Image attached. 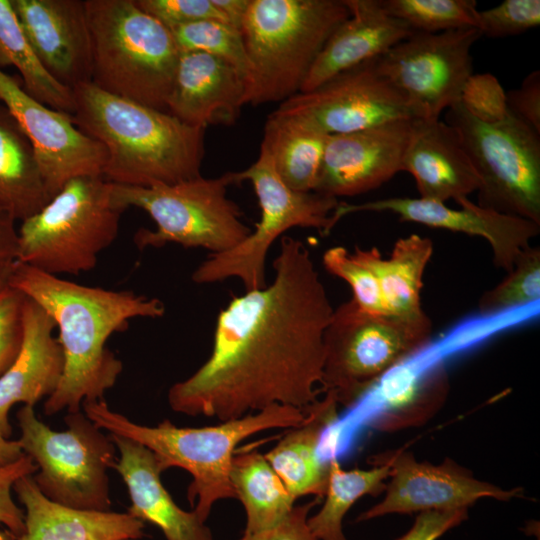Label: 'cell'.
<instances>
[{
    "label": "cell",
    "mask_w": 540,
    "mask_h": 540,
    "mask_svg": "<svg viewBox=\"0 0 540 540\" xmlns=\"http://www.w3.org/2000/svg\"><path fill=\"white\" fill-rule=\"evenodd\" d=\"M354 255L377 278L387 314L401 318H418L426 314L420 303L423 275L433 254V243L427 237L411 234L399 238L388 258L376 247H355Z\"/></svg>",
    "instance_id": "obj_27"
},
{
    "label": "cell",
    "mask_w": 540,
    "mask_h": 540,
    "mask_svg": "<svg viewBox=\"0 0 540 540\" xmlns=\"http://www.w3.org/2000/svg\"><path fill=\"white\" fill-rule=\"evenodd\" d=\"M73 122L107 154L103 178L124 186L172 185L201 176L205 129L167 111L110 94L92 82L72 89Z\"/></svg>",
    "instance_id": "obj_3"
},
{
    "label": "cell",
    "mask_w": 540,
    "mask_h": 540,
    "mask_svg": "<svg viewBox=\"0 0 540 540\" xmlns=\"http://www.w3.org/2000/svg\"><path fill=\"white\" fill-rule=\"evenodd\" d=\"M335 398L328 393L303 410L305 417L287 429L277 444L264 454L290 494L297 500L314 495L323 499L329 474V461L318 454L321 438L337 419Z\"/></svg>",
    "instance_id": "obj_26"
},
{
    "label": "cell",
    "mask_w": 540,
    "mask_h": 540,
    "mask_svg": "<svg viewBox=\"0 0 540 540\" xmlns=\"http://www.w3.org/2000/svg\"><path fill=\"white\" fill-rule=\"evenodd\" d=\"M349 17L332 33L312 65L300 92L376 59L414 32L389 15L380 0H345Z\"/></svg>",
    "instance_id": "obj_23"
},
{
    "label": "cell",
    "mask_w": 540,
    "mask_h": 540,
    "mask_svg": "<svg viewBox=\"0 0 540 540\" xmlns=\"http://www.w3.org/2000/svg\"><path fill=\"white\" fill-rule=\"evenodd\" d=\"M0 540H17L8 530H0Z\"/></svg>",
    "instance_id": "obj_48"
},
{
    "label": "cell",
    "mask_w": 540,
    "mask_h": 540,
    "mask_svg": "<svg viewBox=\"0 0 540 540\" xmlns=\"http://www.w3.org/2000/svg\"><path fill=\"white\" fill-rule=\"evenodd\" d=\"M50 315L26 296L23 303V340L10 367L0 376V429L10 438L9 412L17 403L34 407L57 389L64 357Z\"/></svg>",
    "instance_id": "obj_21"
},
{
    "label": "cell",
    "mask_w": 540,
    "mask_h": 540,
    "mask_svg": "<svg viewBox=\"0 0 540 540\" xmlns=\"http://www.w3.org/2000/svg\"><path fill=\"white\" fill-rule=\"evenodd\" d=\"M446 123L480 177L477 205L540 225L539 133L510 112L498 121L479 120L460 102L448 108Z\"/></svg>",
    "instance_id": "obj_12"
},
{
    "label": "cell",
    "mask_w": 540,
    "mask_h": 540,
    "mask_svg": "<svg viewBox=\"0 0 540 540\" xmlns=\"http://www.w3.org/2000/svg\"><path fill=\"white\" fill-rule=\"evenodd\" d=\"M92 43L91 82L167 111L180 51L171 31L135 0H85Z\"/></svg>",
    "instance_id": "obj_6"
},
{
    "label": "cell",
    "mask_w": 540,
    "mask_h": 540,
    "mask_svg": "<svg viewBox=\"0 0 540 540\" xmlns=\"http://www.w3.org/2000/svg\"><path fill=\"white\" fill-rule=\"evenodd\" d=\"M383 9L413 32L441 33L478 27L474 0H380Z\"/></svg>",
    "instance_id": "obj_33"
},
{
    "label": "cell",
    "mask_w": 540,
    "mask_h": 540,
    "mask_svg": "<svg viewBox=\"0 0 540 540\" xmlns=\"http://www.w3.org/2000/svg\"><path fill=\"white\" fill-rule=\"evenodd\" d=\"M237 183L250 181L258 198L261 215L251 231L235 247L211 254L192 273L197 284L238 278L245 291L264 288L265 262L275 240L293 227L314 228L328 234L335 226L337 198L314 191L289 188L278 176L269 153L260 147L258 158L248 168L234 172Z\"/></svg>",
    "instance_id": "obj_11"
},
{
    "label": "cell",
    "mask_w": 540,
    "mask_h": 540,
    "mask_svg": "<svg viewBox=\"0 0 540 540\" xmlns=\"http://www.w3.org/2000/svg\"><path fill=\"white\" fill-rule=\"evenodd\" d=\"M123 211L113 201L112 183L103 177L74 178L21 221L17 261L55 276L90 271L116 240Z\"/></svg>",
    "instance_id": "obj_7"
},
{
    "label": "cell",
    "mask_w": 540,
    "mask_h": 540,
    "mask_svg": "<svg viewBox=\"0 0 540 540\" xmlns=\"http://www.w3.org/2000/svg\"><path fill=\"white\" fill-rule=\"evenodd\" d=\"M232 184H237L234 172L150 187L112 183V197L117 207H136L153 219L154 230L141 228L135 233L138 249L176 243L216 254L235 247L252 231L242 221L239 206L227 197Z\"/></svg>",
    "instance_id": "obj_9"
},
{
    "label": "cell",
    "mask_w": 540,
    "mask_h": 540,
    "mask_svg": "<svg viewBox=\"0 0 540 540\" xmlns=\"http://www.w3.org/2000/svg\"><path fill=\"white\" fill-rule=\"evenodd\" d=\"M376 59L342 72L311 91L297 93L271 114L325 135L415 119L407 100L380 72Z\"/></svg>",
    "instance_id": "obj_14"
},
{
    "label": "cell",
    "mask_w": 540,
    "mask_h": 540,
    "mask_svg": "<svg viewBox=\"0 0 540 540\" xmlns=\"http://www.w3.org/2000/svg\"><path fill=\"white\" fill-rule=\"evenodd\" d=\"M371 469H344L336 458L329 461V474L320 510L308 517V526L319 540H347L343 519L350 508L366 495L384 492L390 464L374 457Z\"/></svg>",
    "instance_id": "obj_31"
},
{
    "label": "cell",
    "mask_w": 540,
    "mask_h": 540,
    "mask_svg": "<svg viewBox=\"0 0 540 540\" xmlns=\"http://www.w3.org/2000/svg\"><path fill=\"white\" fill-rule=\"evenodd\" d=\"M431 337L432 322L426 314H372L351 298L333 310L325 330L320 391L350 408L384 375L426 347Z\"/></svg>",
    "instance_id": "obj_8"
},
{
    "label": "cell",
    "mask_w": 540,
    "mask_h": 540,
    "mask_svg": "<svg viewBox=\"0 0 540 540\" xmlns=\"http://www.w3.org/2000/svg\"><path fill=\"white\" fill-rule=\"evenodd\" d=\"M349 15L345 0H250L241 28L248 59L245 104H280L299 93Z\"/></svg>",
    "instance_id": "obj_5"
},
{
    "label": "cell",
    "mask_w": 540,
    "mask_h": 540,
    "mask_svg": "<svg viewBox=\"0 0 540 540\" xmlns=\"http://www.w3.org/2000/svg\"><path fill=\"white\" fill-rule=\"evenodd\" d=\"M16 220L0 209V277L6 275L17 261L18 230Z\"/></svg>",
    "instance_id": "obj_45"
},
{
    "label": "cell",
    "mask_w": 540,
    "mask_h": 540,
    "mask_svg": "<svg viewBox=\"0 0 540 540\" xmlns=\"http://www.w3.org/2000/svg\"><path fill=\"white\" fill-rule=\"evenodd\" d=\"M461 105L475 118L494 122L508 113L506 93L491 74L471 75L460 97Z\"/></svg>",
    "instance_id": "obj_38"
},
{
    "label": "cell",
    "mask_w": 540,
    "mask_h": 540,
    "mask_svg": "<svg viewBox=\"0 0 540 540\" xmlns=\"http://www.w3.org/2000/svg\"><path fill=\"white\" fill-rule=\"evenodd\" d=\"M16 68L24 90L34 99L55 110L73 115V91L56 81L32 50L11 5L0 0V69Z\"/></svg>",
    "instance_id": "obj_32"
},
{
    "label": "cell",
    "mask_w": 540,
    "mask_h": 540,
    "mask_svg": "<svg viewBox=\"0 0 540 540\" xmlns=\"http://www.w3.org/2000/svg\"><path fill=\"white\" fill-rule=\"evenodd\" d=\"M456 202L460 209H452L438 201L408 197L362 204L339 203L333 217L337 223L351 213L388 211L396 214L400 221L482 237L491 246L494 264L506 272L513 268L519 254L540 233V225L528 219L479 206L468 197L459 198Z\"/></svg>",
    "instance_id": "obj_17"
},
{
    "label": "cell",
    "mask_w": 540,
    "mask_h": 540,
    "mask_svg": "<svg viewBox=\"0 0 540 540\" xmlns=\"http://www.w3.org/2000/svg\"><path fill=\"white\" fill-rule=\"evenodd\" d=\"M508 111L540 134V72L534 70L521 85L506 93Z\"/></svg>",
    "instance_id": "obj_43"
},
{
    "label": "cell",
    "mask_w": 540,
    "mask_h": 540,
    "mask_svg": "<svg viewBox=\"0 0 540 540\" xmlns=\"http://www.w3.org/2000/svg\"><path fill=\"white\" fill-rule=\"evenodd\" d=\"M38 470L28 455L16 462L0 467V524L18 540L25 531L24 512L12 498L14 484L22 477L33 475Z\"/></svg>",
    "instance_id": "obj_41"
},
{
    "label": "cell",
    "mask_w": 540,
    "mask_h": 540,
    "mask_svg": "<svg viewBox=\"0 0 540 540\" xmlns=\"http://www.w3.org/2000/svg\"><path fill=\"white\" fill-rule=\"evenodd\" d=\"M24 455L18 440H11L0 429V467L12 464Z\"/></svg>",
    "instance_id": "obj_47"
},
{
    "label": "cell",
    "mask_w": 540,
    "mask_h": 540,
    "mask_svg": "<svg viewBox=\"0 0 540 540\" xmlns=\"http://www.w3.org/2000/svg\"><path fill=\"white\" fill-rule=\"evenodd\" d=\"M390 464L383 499L361 513L357 521L389 514L468 509L482 498L509 501L522 496V488L503 489L477 479L450 458L440 464L418 461L406 450L377 456Z\"/></svg>",
    "instance_id": "obj_16"
},
{
    "label": "cell",
    "mask_w": 540,
    "mask_h": 540,
    "mask_svg": "<svg viewBox=\"0 0 540 540\" xmlns=\"http://www.w3.org/2000/svg\"><path fill=\"white\" fill-rule=\"evenodd\" d=\"M467 517V509L421 512L408 532L398 540H437Z\"/></svg>",
    "instance_id": "obj_44"
},
{
    "label": "cell",
    "mask_w": 540,
    "mask_h": 540,
    "mask_svg": "<svg viewBox=\"0 0 540 540\" xmlns=\"http://www.w3.org/2000/svg\"><path fill=\"white\" fill-rule=\"evenodd\" d=\"M135 1L140 9L157 19L168 29L209 19L226 22L212 0Z\"/></svg>",
    "instance_id": "obj_40"
},
{
    "label": "cell",
    "mask_w": 540,
    "mask_h": 540,
    "mask_svg": "<svg viewBox=\"0 0 540 540\" xmlns=\"http://www.w3.org/2000/svg\"><path fill=\"white\" fill-rule=\"evenodd\" d=\"M169 30L180 52L197 51L221 58L236 67L246 79L248 59L240 29L209 19Z\"/></svg>",
    "instance_id": "obj_35"
},
{
    "label": "cell",
    "mask_w": 540,
    "mask_h": 540,
    "mask_svg": "<svg viewBox=\"0 0 540 540\" xmlns=\"http://www.w3.org/2000/svg\"><path fill=\"white\" fill-rule=\"evenodd\" d=\"M25 508V531L18 540H139L145 523L128 512L87 511L57 504L45 497L33 475L13 487Z\"/></svg>",
    "instance_id": "obj_25"
},
{
    "label": "cell",
    "mask_w": 540,
    "mask_h": 540,
    "mask_svg": "<svg viewBox=\"0 0 540 540\" xmlns=\"http://www.w3.org/2000/svg\"><path fill=\"white\" fill-rule=\"evenodd\" d=\"M83 412L101 429L132 439L155 456L162 472L178 467L192 476L187 498L206 522L219 500L235 498L230 469L236 447L246 438L270 429L300 424L305 412L274 404L243 417L204 427H177L165 419L156 426L137 424L109 408L104 399L85 401Z\"/></svg>",
    "instance_id": "obj_4"
},
{
    "label": "cell",
    "mask_w": 540,
    "mask_h": 540,
    "mask_svg": "<svg viewBox=\"0 0 540 540\" xmlns=\"http://www.w3.org/2000/svg\"><path fill=\"white\" fill-rule=\"evenodd\" d=\"M7 284L40 305L59 330L64 370L44 403L47 416L78 412L85 401L104 399L123 370L122 361L106 347L109 337L133 318H160L165 313L157 298L78 284L18 261Z\"/></svg>",
    "instance_id": "obj_2"
},
{
    "label": "cell",
    "mask_w": 540,
    "mask_h": 540,
    "mask_svg": "<svg viewBox=\"0 0 540 540\" xmlns=\"http://www.w3.org/2000/svg\"><path fill=\"white\" fill-rule=\"evenodd\" d=\"M539 24V0H505L478 12L477 29L482 36L502 38L524 33Z\"/></svg>",
    "instance_id": "obj_37"
},
{
    "label": "cell",
    "mask_w": 540,
    "mask_h": 540,
    "mask_svg": "<svg viewBox=\"0 0 540 540\" xmlns=\"http://www.w3.org/2000/svg\"><path fill=\"white\" fill-rule=\"evenodd\" d=\"M109 436L119 451L113 469L127 486L130 515L156 525L167 540H214L194 510L185 511L175 503L161 482L163 472L148 448L123 436Z\"/></svg>",
    "instance_id": "obj_24"
},
{
    "label": "cell",
    "mask_w": 540,
    "mask_h": 540,
    "mask_svg": "<svg viewBox=\"0 0 540 540\" xmlns=\"http://www.w3.org/2000/svg\"><path fill=\"white\" fill-rule=\"evenodd\" d=\"M245 93V76L232 64L203 52H180L166 109L194 127L232 125L246 105Z\"/></svg>",
    "instance_id": "obj_20"
},
{
    "label": "cell",
    "mask_w": 540,
    "mask_h": 540,
    "mask_svg": "<svg viewBox=\"0 0 540 540\" xmlns=\"http://www.w3.org/2000/svg\"><path fill=\"white\" fill-rule=\"evenodd\" d=\"M50 199L30 141L0 102V209L22 221Z\"/></svg>",
    "instance_id": "obj_28"
},
{
    "label": "cell",
    "mask_w": 540,
    "mask_h": 540,
    "mask_svg": "<svg viewBox=\"0 0 540 540\" xmlns=\"http://www.w3.org/2000/svg\"><path fill=\"white\" fill-rule=\"evenodd\" d=\"M230 480L235 498L239 499L245 511L244 533H255L275 526L295 506L296 499L264 454L256 450L234 455Z\"/></svg>",
    "instance_id": "obj_29"
},
{
    "label": "cell",
    "mask_w": 540,
    "mask_h": 540,
    "mask_svg": "<svg viewBox=\"0 0 540 540\" xmlns=\"http://www.w3.org/2000/svg\"><path fill=\"white\" fill-rule=\"evenodd\" d=\"M9 272L6 275L0 277V291L7 285V279H8Z\"/></svg>",
    "instance_id": "obj_49"
},
{
    "label": "cell",
    "mask_w": 540,
    "mask_h": 540,
    "mask_svg": "<svg viewBox=\"0 0 540 540\" xmlns=\"http://www.w3.org/2000/svg\"><path fill=\"white\" fill-rule=\"evenodd\" d=\"M0 102L30 141L51 198L74 178L103 177L107 159L104 146L78 129L72 115L34 99L19 78L3 69Z\"/></svg>",
    "instance_id": "obj_15"
},
{
    "label": "cell",
    "mask_w": 540,
    "mask_h": 540,
    "mask_svg": "<svg viewBox=\"0 0 540 540\" xmlns=\"http://www.w3.org/2000/svg\"><path fill=\"white\" fill-rule=\"evenodd\" d=\"M25 298L8 284L0 291V376L15 360L22 345Z\"/></svg>",
    "instance_id": "obj_39"
},
{
    "label": "cell",
    "mask_w": 540,
    "mask_h": 540,
    "mask_svg": "<svg viewBox=\"0 0 540 540\" xmlns=\"http://www.w3.org/2000/svg\"><path fill=\"white\" fill-rule=\"evenodd\" d=\"M321 500L315 497L310 502L295 505L275 526L255 533H243L237 540H319L310 530L307 520L310 511Z\"/></svg>",
    "instance_id": "obj_42"
},
{
    "label": "cell",
    "mask_w": 540,
    "mask_h": 540,
    "mask_svg": "<svg viewBox=\"0 0 540 540\" xmlns=\"http://www.w3.org/2000/svg\"><path fill=\"white\" fill-rule=\"evenodd\" d=\"M412 119L329 135L314 192L337 198L381 186L402 171Z\"/></svg>",
    "instance_id": "obj_18"
},
{
    "label": "cell",
    "mask_w": 540,
    "mask_h": 540,
    "mask_svg": "<svg viewBox=\"0 0 540 540\" xmlns=\"http://www.w3.org/2000/svg\"><path fill=\"white\" fill-rule=\"evenodd\" d=\"M16 418L18 442L38 467L33 478L45 497L74 509L110 510L108 470L117 457L116 446L103 429L81 410L65 416L62 431L39 420L34 407L23 405Z\"/></svg>",
    "instance_id": "obj_10"
},
{
    "label": "cell",
    "mask_w": 540,
    "mask_h": 540,
    "mask_svg": "<svg viewBox=\"0 0 540 540\" xmlns=\"http://www.w3.org/2000/svg\"><path fill=\"white\" fill-rule=\"evenodd\" d=\"M38 60L60 84L91 82L92 43L81 0H10Z\"/></svg>",
    "instance_id": "obj_19"
},
{
    "label": "cell",
    "mask_w": 540,
    "mask_h": 540,
    "mask_svg": "<svg viewBox=\"0 0 540 540\" xmlns=\"http://www.w3.org/2000/svg\"><path fill=\"white\" fill-rule=\"evenodd\" d=\"M540 297V248L529 246L517 257L507 276L482 294L478 311L483 316L496 315L528 305Z\"/></svg>",
    "instance_id": "obj_34"
},
{
    "label": "cell",
    "mask_w": 540,
    "mask_h": 540,
    "mask_svg": "<svg viewBox=\"0 0 540 540\" xmlns=\"http://www.w3.org/2000/svg\"><path fill=\"white\" fill-rule=\"evenodd\" d=\"M402 171L413 176L420 198L442 203L467 197L480 187L458 134L439 119L411 120Z\"/></svg>",
    "instance_id": "obj_22"
},
{
    "label": "cell",
    "mask_w": 540,
    "mask_h": 540,
    "mask_svg": "<svg viewBox=\"0 0 540 540\" xmlns=\"http://www.w3.org/2000/svg\"><path fill=\"white\" fill-rule=\"evenodd\" d=\"M323 265L332 275L343 279L352 289V299L363 311L387 314L374 273L345 247L335 246L325 251Z\"/></svg>",
    "instance_id": "obj_36"
},
{
    "label": "cell",
    "mask_w": 540,
    "mask_h": 540,
    "mask_svg": "<svg viewBox=\"0 0 540 540\" xmlns=\"http://www.w3.org/2000/svg\"><path fill=\"white\" fill-rule=\"evenodd\" d=\"M226 22L241 30L250 0H212Z\"/></svg>",
    "instance_id": "obj_46"
},
{
    "label": "cell",
    "mask_w": 540,
    "mask_h": 540,
    "mask_svg": "<svg viewBox=\"0 0 540 540\" xmlns=\"http://www.w3.org/2000/svg\"><path fill=\"white\" fill-rule=\"evenodd\" d=\"M273 266L270 285L219 312L210 356L168 391L173 411L226 421L274 404L304 409L318 399L334 308L302 241L282 236Z\"/></svg>",
    "instance_id": "obj_1"
},
{
    "label": "cell",
    "mask_w": 540,
    "mask_h": 540,
    "mask_svg": "<svg viewBox=\"0 0 540 540\" xmlns=\"http://www.w3.org/2000/svg\"><path fill=\"white\" fill-rule=\"evenodd\" d=\"M328 137L270 114L261 147L269 153L275 171L289 188L311 192L317 185Z\"/></svg>",
    "instance_id": "obj_30"
},
{
    "label": "cell",
    "mask_w": 540,
    "mask_h": 540,
    "mask_svg": "<svg viewBox=\"0 0 540 540\" xmlns=\"http://www.w3.org/2000/svg\"><path fill=\"white\" fill-rule=\"evenodd\" d=\"M481 36L477 28L414 32L378 57L377 66L415 118L439 119L444 109L460 102L473 72L471 49Z\"/></svg>",
    "instance_id": "obj_13"
}]
</instances>
